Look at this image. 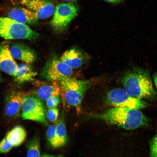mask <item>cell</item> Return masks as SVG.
<instances>
[{"mask_svg":"<svg viewBox=\"0 0 157 157\" xmlns=\"http://www.w3.org/2000/svg\"><path fill=\"white\" fill-rule=\"evenodd\" d=\"M121 81L124 90L131 97L148 100L156 97L149 73L144 69L133 68L124 74Z\"/></svg>","mask_w":157,"mask_h":157,"instance_id":"1","label":"cell"},{"mask_svg":"<svg viewBox=\"0 0 157 157\" xmlns=\"http://www.w3.org/2000/svg\"><path fill=\"white\" fill-rule=\"evenodd\" d=\"M90 116L126 130L145 125L148 121L147 118L138 110L121 107H114Z\"/></svg>","mask_w":157,"mask_h":157,"instance_id":"2","label":"cell"},{"mask_svg":"<svg viewBox=\"0 0 157 157\" xmlns=\"http://www.w3.org/2000/svg\"><path fill=\"white\" fill-rule=\"evenodd\" d=\"M60 83L66 102L69 106L76 108L80 106L85 93L93 83L90 80H78L70 77Z\"/></svg>","mask_w":157,"mask_h":157,"instance_id":"3","label":"cell"},{"mask_svg":"<svg viewBox=\"0 0 157 157\" xmlns=\"http://www.w3.org/2000/svg\"><path fill=\"white\" fill-rule=\"evenodd\" d=\"M37 33L26 25L7 17H0V37L7 39H26L33 40Z\"/></svg>","mask_w":157,"mask_h":157,"instance_id":"4","label":"cell"},{"mask_svg":"<svg viewBox=\"0 0 157 157\" xmlns=\"http://www.w3.org/2000/svg\"><path fill=\"white\" fill-rule=\"evenodd\" d=\"M22 116L24 120H29L46 126L45 107L42 100L35 95H26L21 107Z\"/></svg>","mask_w":157,"mask_h":157,"instance_id":"5","label":"cell"},{"mask_svg":"<svg viewBox=\"0 0 157 157\" xmlns=\"http://www.w3.org/2000/svg\"><path fill=\"white\" fill-rule=\"evenodd\" d=\"M106 101L114 107H121L140 110L147 106L144 101L130 96L123 89L117 88L110 91L107 94Z\"/></svg>","mask_w":157,"mask_h":157,"instance_id":"6","label":"cell"},{"mask_svg":"<svg viewBox=\"0 0 157 157\" xmlns=\"http://www.w3.org/2000/svg\"><path fill=\"white\" fill-rule=\"evenodd\" d=\"M77 8L72 3H61L56 7L51 25L58 32L64 31L76 15Z\"/></svg>","mask_w":157,"mask_h":157,"instance_id":"7","label":"cell"},{"mask_svg":"<svg viewBox=\"0 0 157 157\" xmlns=\"http://www.w3.org/2000/svg\"><path fill=\"white\" fill-rule=\"evenodd\" d=\"M72 73V68L60 58L54 57L46 63L41 75L43 78L48 80L60 82L70 77Z\"/></svg>","mask_w":157,"mask_h":157,"instance_id":"8","label":"cell"},{"mask_svg":"<svg viewBox=\"0 0 157 157\" xmlns=\"http://www.w3.org/2000/svg\"><path fill=\"white\" fill-rule=\"evenodd\" d=\"M19 5L33 12L39 19L47 18L54 13L56 7L51 0H18Z\"/></svg>","mask_w":157,"mask_h":157,"instance_id":"9","label":"cell"},{"mask_svg":"<svg viewBox=\"0 0 157 157\" xmlns=\"http://www.w3.org/2000/svg\"><path fill=\"white\" fill-rule=\"evenodd\" d=\"M26 95L24 92L15 91L11 92L7 95L4 111L7 116L13 118L18 115L24 99Z\"/></svg>","mask_w":157,"mask_h":157,"instance_id":"10","label":"cell"},{"mask_svg":"<svg viewBox=\"0 0 157 157\" xmlns=\"http://www.w3.org/2000/svg\"><path fill=\"white\" fill-rule=\"evenodd\" d=\"M7 17L25 24L36 23L38 18L35 13L23 6L10 8L6 12Z\"/></svg>","mask_w":157,"mask_h":157,"instance_id":"11","label":"cell"},{"mask_svg":"<svg viewBox=\"0 0 157 157\" xmlns=\"http://www.w3.org/2000/svg\"><path fill=\"white\" fill-rule=\"evenodd\" d=\"M18 65L14 59L8 46H0V68L5 73L14 76Z\"/></svg>","mask_w":157,"mask_h":157,"instance_id":"12","label":"cell"},{"mask_svg":"<svg viewBox=\"0 0 157 157\" xmlns=\"http://www.w3.org/2000/svg\"><path fill=\"white\" fill-rule=\"evenodd\" d=\"M10 50L14 58L20 60L26 63H32L36 59V55L34 51L24 44H14Z\"/></svg>","mask_w":157,"mask_h":157,"instance_id":"13","label":"cell"},{"mask_svg":"<svg viewBox=\"0 0 157 157\" xmlns=\"http://www.w3.org/2000/svg\"><path fill=\"white\" fill-rule=\"evenodd\" d=\"M85 55L76 49H72L65 51L60 59L72 68L80 67L86 61Z\"/></svg>","mask_w":157,"mask_h":157,"instance_id":"14","label":"cell"},{"mask_svg":"<svg viewBox=\"0 0 157 157\" xmlns=\"http://www.w3.org/2000/svg\"><path fill=\"white\" fill-rule=\"evenodd\" d=\"M28 63H22L17 66L14 76L15 81L18 83H22L33 81L37 74Z\"/></svg>","mask_w":157,"mask_h":157,"instance_id":"15","label":"cell"},{"mask_svg":"<svg viewBox=\"0 0 157 157\" xmlns=\"http://www.w3.org/2000/svg\"><path fill=\"white\" fill-rule=\"evenodd\" d=\"M58 82L54 81L50 85L41 86L35 92V95L44 100H46L52 97L59 96L61 89Z\"/></svg>","mask_w":157,"mask_h":157,"instance_id":"16","label":"cell"},{"mask_svg":"<svg viewBox=\"0 0 157 157\" xmlns=\"http://www.w3.org/2000/svg\"><path fill=\"white\" fill-rule=\"evenodd\" d=\"M26 136V132L24 128L20 126H17L9 131L6 137L13 146L17 147L23 142Z\"/></svg>","mask_w":157,"mask_h":157,"instance_id":"17","label":"cell"},{"mask_svg":"<svg viewBox=\"0 0 157 157\" xmlns=\"http://www.w3.org/2000/svg\"><path fill=\"white\" fill-rule=\"evenodd\" d=\"M56 135L58 147L65 145L68 141L66 126L62 118L58 119L56 125Z\"/></svg>","mask_w":157,"mask_h":157,"instance_id":"18","label":"cell"},{"mask_svg":"<svg viewBox=\"0 0 157 157\" xmlns=\"http://www.w3.org/2000/svg\"><path fill=\"white\" fill-rule=\"evenodd\" d=\"M27 145V157H41L40 141L38 138L35 137L31 138Z\"/></svg>","mask_w":157,"mask_h":157,"instance_id":"19","label":"cell"},{"mask_svg":"<svg viewBox=\"0 0 157 157\" xmlns=\"http://www.w3.org/2000/svg\"><path fill=\"white\" fill-rule=\"evenodd\" d=\"M56 125H50L47 131L48 140L51 146L54 148H58L56 135Z\"/></svg>","mask_w":157,"mask_h":157,"instance_id":"20","label":"cell"},{"mask_svg":"<svg viewBox=\"0 0 157 157\" xmlns=\"http://www.w3.org/2000/svg\"><path fill=\"white\" fill-rule=\"evenodd\" d=\"M58 109L56 108H50L46 112V117L48 120L51 122H56L58 115Z\"/></svg>","mask_w":157,"mask_h":157,"instance_id":"21","label":"cell"},{"mask_svg":"<svg viewBox=\"0 0 157 157\" xmlns=\"http://www.w3.org/2000/svg\"><path fill=\"white\" fill-rule=\"evenodd\" d=\"M13 147L12 143L6 137L0 142V153L8 152Z\"/></svg>","mask_w":157,"mask_h":157,"instance_id":"22","label":"cell"},{"mask_svg":"<svg viewBox=\"0 0 157 157\" xmlns=\"http://www.w3.org/2000/svg\"><path fill=\"white\" fill-rule=\"evenodd\" d=\"M149 144L150 157H157V135L151 139Z\"/></svg>","mask_w":157,"mask_h":157,"instance_id":"23","label":"cell"},{"mask_svg":"<svg viewBox=\"0 0 157 157\" xmlns=\"http://www.w3.org/2000/svg\"><path fill=\"white\" fill-rule=\"evenodd\" d=\"M46 101V105L49 108H56L60 101L59 96H53L47 99Z\"/></svg>","mask_w":157,"mask_h":157,"instance_id":"24","label":"cell"},{"mask_svg":"<svg viewBox=\"0 0 157 157\" xmlns=\"http://www.w3.org/2000/svg\"><path fill=\"white\" fill-rule=\"evenodd\" d=\"M153 78L155 86L157 89V73H155L154 74Z\"/></svg>","mask_w":157,"mask_h":157,"instance_id":"25","label":"cell"},{"mask_svg":"<svg viewBox=\"0 0 157 157\" xmlns=\"http://www.w3.org/2000/svg\"><path fill=\"white\" fill-rule=\"evenodd\" d=\"M112 3H118L122 1V0H103Z\"/></svg>","mask_w":157,"mask_h":157,"instance_id":"26","label":"cell"},{"mask_svg":"<svg viewBox=\"0 0 157 157\" xmlns=\"http://www.w3.org/2000/svg\"><path fill=\"white\" fill-rule=\"evenodd\" d=\"M41 157H55L54 156L46 153H42Z\"/></svg>","mask_w":157,"mask_h":157,"instance_id":"27","label":"cell"},{"mask_svg":"<svg viewBox=\"0 0 157 157\" xmlns=\"http://www.w3.org/2000/svg\"><path fill=\"white\" fill-rule=\"evenodd\" d=\"M64 1H69V2H75L77 0H62Z\"/></svg>","mask_w":157,"mask_h":157,"instance_id":"28","label":"cell"},{"mask_svg":"<svg viewBox=\"0 0 157 157\" xmlns=\"http://www.w3.org/2000/svg\"><path fill=\"white\" fill-rule=\"evenodd\" d=\"M58 157H63L62 155L59 156Z\"/></svg>","mask_w":157,"mask_h":157,"instance_id":"29","label":"cell"}]
</instances>
